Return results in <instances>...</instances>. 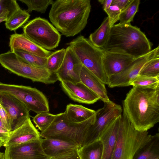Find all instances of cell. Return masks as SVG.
<instances>
[{
  "label": "cell",
  "mask_w": 159,
  "mask_h": 159,
  "mask_svg": "<svg viewBox=\"0 0 159 159\" xmlns=\"http://www.w3.org/2000/svg\"><path fill=\"white\" fill-rule=\"evenodd\" d=\"M152 44L140 29L131 25L115 24L111 27L104 52L125 54L135 59L152 50Z\"/></svg>",
  "instance_id": "3"
},
{
  "label": "cell",
  "mask_w": 159,
  "mask_h": 159,
  "mask_svg": "<svg viewBox=\"0 0 159 159\" xmlns=\"http://www.w3.org/2000/svg\"><path fill=\"white\" fill-rule=\"evenodd\" d=\"M81 82L96 93L104 103L110 100L104 84L98 77L83 66L80 75Z\"/></svg>",
  "instance_id": "21"
},
{
  "label": "cell",
  "mask_w": 159,
  "mask_h": 159,
  "mask_svg": "<svg viewBox=\"0 0 159 159\" xmlns=\"http://www.w3.org/2000/svg\"><path fill=\"white\" fill-rule=\"evenodd\" d=\"M25 35L37 45L48 51L57 47L61 35L47 20L40 17L29 21L23 28Z\"/></svg>",
  "instance_id": "8"
},
{
  "label": "cell",
  "mask_w": 159,
  "mask_h": 159,
  "mask_svg": "<svg viewBox=\"0 0 159 159\" xmlns=\"http://www.w3.org/2000/svg\"><path fill=\"white\" fill-rule=\"evenodd\" d=\"M98 1L102 5L103 8L104 10L111 5L112 0H98Z\"/></svg>",
  "instance_id": "41"
},
{
  "label": "cell",
  "mask_w": 159,
  "mask_h": 159,
  "mask_svg": "<svg viewBox=\"0 0 159 159\" xmlns=\"http://www.w3.org/2000/svg\"><path fill=\"white\" fill-rule=\"evenodd\" d=\"M131 0H112L111 5L117 6L121 12L127 7Z\"/></svg>",
  "instance_id": "39"
},
{
  "label": "cell",
  "mask_w": 159,
  "mask_h": 159,
  "mask_svg": "<svg viewBox=\"0 0 159 159\" xmlns=\"http://www.w3.org/2000/svg\"><path fill=\"white\" fill-rule=\"evenodd\" d=\"M73 50L83 66L107 84V77L102 64L104 51L94 46L88 39L80 35L66 43Z\"/></svg>",
  "instance_id": "6"
},
{
  "label": "cell",
  "mask_w": 159,
  "mask_h": 159,
  "mask_svg": "<svg viewBox=\"0 0 159 159\" xmlns=\"http://www.w3.org/2000/svg\"><path fill=\"white\" fill-rule=\"evenodd\" d=\"M122 111L121 106L110 100L104 102L102 108L96 111L94 122L89 127L81 146L99 139L106 129L117 117L122 115Z\"/></svg>",
  "instance_id": "10"
},
{
  "label": "cell",
  "mask_w": 159,
  "mask_h": 159,
  "mask_svg": "<svg viewBox=\"0 0 159 159\" xmlns=\"http://www.w3.org/2000/svg\"><path fill=\"white\" fill-rule=\"evenodd\" d=\"M135 59L124 54L104 51L102 64L107 78L122 71Z\"/></svg>",
  "instance_id": "16"
},
{
  "label": "cell",
  "mask_w": 159,
  "mask_h": 159,
  "mask_svg": "<svg viewBox=\"0 0 159 159\" xmlns=\"http://www.w3.org/2000/svg\"><path fill=\"white\" fill-rule=\"evenodd\" d=\"M9 45L11 51H21L43 57H48L52 52L37 45L23 34L11 35Z\"/></svg>",
  "instance_id": "18"
},
{
  "label": "cell",
  "mask_w": 159,
  "mask_h": 159,
  "mask_svg": "<svg viewBox=\"0 0 159 159\" xmlns=\"http://www.w3.org/2000/svg\"><path fill=\"white\" fill-rule=\"evenodd\" d=\"M157 57H159V46L148 53L135 59L120 72L108 77V86L113 88L130 86V82L139 75L143 66L148 61Z\"/></svg>",
  "instance_id": "11"
},
{
  "label": "cell",
  "mask_w": 159,
  "mask_h": 159,
  "mask_svg": "<svg viewBox=\"0 0 159 159\" xmlns=\"http://www.w3.org/2000/svg\"><path fill=\"white\" fill-rule=\"evenodd\" d=\"M121 116L115 120L100 137L99 139L103 144V152L101 159H111L115 145Z\"/></svg>",
  "instance_id": "20"
},
{
  "label": "cell",
  "mask_w": 159,
  "mask_h": 159,
  "mask_svg": "<svg viewBox=\"0 0 159 159\" xmlns=\"http://www.w3.org/2000/svg\"><path fill=\"white\" fill-rule=\"evenodd\" d=\"M0 64L10 72L34 82L49 84L58 80L56 73L30 65L13 51L0 54Z\"/></svg>",
  "instance_id": "7"
},
{
  "label": "cell",
  "mask_w": 159,
  "mask_h": 159,
  "mask_svg": "<svg viewBox=\"0 0 159 159\" xmlns=\"http://www.w3.org/2000/svg\"><path fill=\"white\" fill-rule=\"evenodd\" d=\"M132 159H159V134L152 135L149 140L139 148Z\"/></svg>",
  "instance_id": "22"
},
{
  "label": "cell",
  "mask_w": 159,
  "mask_h": 159,
  "mask_svg": "<svg viewBox=\"0 0 159 159\" xmlns=\"http://www.w3.org/2000/svg\"><path fill=\"white\" fill-rule=\"evenodd\" d=\"M29 118L23 125L9 133L8 139L3 145L7 146L18 145L41 138Z\"/></svg>",
  "instance_id": "17"
},
{
  "label": "cell",
  "mask_w": 159,
  "mask_h": 159,
  "mask_svg": "<svg viewBox=\"0 0 159 159\" xmlns=\"http://www.w3.org/2000/svg\"><path fill=\"white\" fill-rule=\"evenodd\" d=\"M81 159H101L103 144L99 139L92 143L81 147L78 150Z\"/></svg>",
  "instance_id": "25"
},
{
  "label": "cell",
  "mask_w": 159,
  "mask_h": 159,
  "mask_svg": "<svg viewBox=\"0 0 159 159\" xmlns=\"http://www.w3.org/2000/svg\"><path fill=\"white\" fill-rule=\"evenodd\" d=\"M25 61L36 67L46 68L47 58L41 57L21 51H13Z\"/></svg>",
  "instance_id": "29"
},
{
  "label": "cell",
  "mask_w": 159,
  "mask_h": 159,
  "mask_svg": "<svg viewBox=\"0 0 159 159\" xmlns=\"http://www.w3.org/2000/svg\"><path fill=\"white\" fill-rule=\"evenodd\" d=\"M41 145L44 153L50 158L56 157L71 151L78 150L81 147L73 141L54 138L42 139Z\"/></svg>",
  "instance_id": "19"
},
{
  "label": "cell",
  "mask_w": 159,
  "mask_h": 159,
  "mask_svg": "<svg viewBox=\"0 0 159 159\" xmlns=\"http://www.w3.org/2000/svg\"><path fill=\"white\" fill-rule=\"evenodd\" d=\"M66 52V49L62 48L52 52L47 57L46 69L52 73H56L62 64Z\"/></svg>",
  "instance_id": "27"
},
{
  "label": "cell",
  "mask_w": 159,
  "mask_h": 159,
  "mask_svg": "<svg viewBox=\"0 0 159 159\" xmlns=\"http://www.w3.org/2000/svg\"><path fill=\"white\" fill-rule=\"evenodd\" d=\"M139 75L151 77H159V57L147 62L142 67Z\"/></svg>",
  "instance_id": "32"
},
{
  "label": "cell",
  "mask_w": 159,
  "mask_h": 159,
  "mask_svg": "<svg viewBox=\"0 0 159 159\" xmlns=\"http://www.w3.org/2000/svg\"><path fill=\"white\" fill-rule=\"evenodd\" d=\"M0 104L10 118L11 131L21 126L30 118V111L25 104L10 93L0 91Z\"/></svg>",
  "instance_id": "12"
},
{
  "label": "cell",
  "mask_w": 159,
  "mask_h": 159,
  "mask_svg": "<svg viewBox=\"0 0 159 159\" xmlns=\"http://www.w3.org/2000/svg\"><path fill=\"white\" fill-rule=\"evenodd\" d=\"M20 8L16 0H0V15L6 11H9L13 14Z\"/></svg>",
  "instance_id": "35"
},
{
  "label": "cell",
  "mask_w": 159,
  "mask_h": 159,
  "mask_svg": "<svg viewBox=\"0 0 159 159\" xmlns=\"http://www.w3.org/2000/svg\"><path fill=\"white\" fill-rule=\"evenodd\" d=\"M95 112L96 111L81 105L72 104L67 105L64 112L68 120L75 123L85 121L94 115Z\"/></svg>",
  "instance_id": "23"
},
{
  "label": "cell",
  "mask_w": 159,
  "mask_h": 159,
  "mask_svg": "<svg viewBox=\"0 0 159 159\" xmlns=\"http://www.w3.org/2000/svg\"><path fill=\"white\" fill-rule=\"evenodd\" d=\"M91 9L90 0H57L51 5L49 17L58 32L73 37L86 27Z\"/></svg>",
  "instance_id": "2"
},
{
  "label": "cell",
  "mask_w": 159,
  "mask_h": 159,
  "mask_svg": "<svg viewBox=\"0 0 159 159\" xmlns=\"http://www.w3.org/2000/svg\"><path fill=\"white\" fill-rule=\"evenodd\" d=\"M159 84V77H151L138 75L130 83V86L149 87Z\"/></svg>",
  "instance_id": "33"
},
{
  "label": "cell",
  "mask_w": 159,
  "mask_h": 159,
  "mask_svg": "<svg viewBox=\"0 0 159 159\" xmlns=\"http://www.w3.org/2000/svg\"><path fill=\"white\" fill-rule=\"evenodd\" d=\"M2 146L1 145V144H0V148Z\"/></svg>",
  "instance_id": "43"
},
{
  "label": "cell",
  "mask_w": 159,
  "mask_h": 159,
  "mask_svg": "<svg viewBox=\"0 0 159 159\" xmlns=\"http://www.w3.org/2000/svg\"><path fill=\"white\" fill-rule=\"evenodd\" d=\"M78 150L71 151L49 159H81L78 153Z\"/></svg>",
  "instance_id": "37"
},
{
  "label": "cell",
  "mask_w": 159,
  "mask_h": 159,
  "mask_svg": "<svg viewBox=\"0 0 159 159\" xmlns=\"http://www.w3.org/2000/svg\"><path fill=\"white\" fill-rule=\"evenodd\" d=\"M151 136L148 131L135 129L123 113L111 159H132L136 151L146 144Z\"/></svg>",
  "instance_id": "4"
},
{
  "label": "cell",
  "mask_w": 159,
  "mask_h": 159,
  "mask_svg": "<svg viewBox=\"0 0 159 159\" xmlns=\"http://www.w3.org/2000/svg\"><path fill=\"white\" fill-rule=\"evenodd\" d=\"M0 118L5 128L11 131V123L9 116L5 110L0 104Z\"/></svg>",
  "instance_id": "36"
},
{
  "label": "cell",
  "mask_w": 159,
  "mask_h": 159,
  "mask_svg": "<svg viewBox=\"0 0 159 159\" xmlns=\"http://www.w3.org/2000/svg\"><path fill=\"white\" fill-rule=\"evenodd\" d=\"M104 10L108 16L111 27L119 20L121 11L117 6L114 5H111L108 8Z\"/></svg>",
  "instance_id": "34"
},
{
  "label": "cell",
  "mask_w": 159,
  "mask_h": 159,
  "mask_svg": "<svg viewBox=\"0 0 159 159\" xmlns=\"http://www.w3.org/2000/svg\"><path fill=\"white\" fill-rule=\"evenodd\" d=\"M64 58L56 73L58 80L76 83L80 81V75L83 65L71 48L66 49Z\"/></svg>",
  "instance_id": "14"
},
{
  "label": "cell",
  "mask_w": 159,
  "mask_h": 159,
  "mask_svg": "<svg viewBox=\"0 0 159 159\" xmlns=\"http://www.w3.org/2000/svg\"><path fill=\"white\" fill-rule=\"evenodd\" d=\"M0 159H4V153L0 152Z\"/></svg>",
  "instance_id": "42"
},
{
  "label": "cell",
  "mask_w": 159,
  "mask_h": 159,
  "mask_svg": "<svg viewBox=\"0 0 159 159\" xmlns=\"http://www.w3.org/2000/svg\"><path fill=\"white\" fill-rule=\"evenodd\" d=\"M140 3L139 0H131L127 7L121 12L119 20V23L118 24L123 25L130 23L132 21L138 11Z\"/></svg>",
  "instance_id": "28"
},
{
  "label": "cell",
  "mask_w": 159,
  "mask_h": 159,
  "mask_svg": "<svg viewBox=\"0 0 159 159\" xmlns=\"http://www.w3.org/2000/svg\"><path fill=\"white\" fill-rule=\"evenodd\" d=\"M122 104L123 113L135 129L148 131L159 121V84L133 86Z\"/></svg>",
  "instance_id": "1"
},
{
  "label": "cell",
  "mask_w": 159,
  "mask_h": 159,
  "mask_svg": "<svg viewBox=\"0 0 159 159\" xmlns=\"http://www.w3.org/2000/svg\"><path fill=\"white\" fill-rule=\"evenodd\" d=\"M12 14L9 11H6L2 13L0 15V23L2 21H6Z\"/></svg>",
  "instance_id": "40"
},
{
  "label": "cell",
  "mask_w": 159,
  "mask_h": 159,
  "mask_svg": "<svg viewBox=\"0 0 159 159\" xmlns=\"http://www.w3.org/2000/svg\"><path fill=\"white\" fill-rule=\"evenodd\" d=\"M61 85L64 91L74 101L90 104L100 99L98 95L81 81L73 83L63 81L61 82Z\"/></svg>",
  "instance_id": "15"
},
{
  "label": "cell",
  "mask_w": 159,
  "mask_h": 159,
  "mask_svg": "<svg viewBox=\"0 0 159 159\" xmlns=\"http://www.w3.org/2000/svg\"><path fill=\"white\" fill-rule=\"evenodd\" d=\"M111 28L107 16L105 18L99 27L90 34L88 39L94 46L102 49L107 41Z\"/></svg>",
  "instance_id": "24"
},
{
  "label": "cell",
  "mask_w": 159,
  "mask_h": 159,
  "mask_svg": "<svg viewBox=\"0 0 159 159\" xmlns=\"http://www.w3.org/2000/svg\"><path fill=\"white\" fill-rule=\"evenodd\" d=\"M10 132L4 128L0 127V144L2 146L7 141Z\"/></svg>",
  "instance_id": "38"
},
{
  "label": "cell",
  "mask_w": 159,
  "mask_h": 159,
  "mask_svg": "<svg viewBox=\"0 0 159 159\" xmlns=\"http://www.w3.org/2000/svg\"><path fill=\"white\" fill-rule=\"evenodd\" d=\"M0 91L6 92L17 98L25 104L30 111L37 114L49 112L47 98L42 92L36 88L0 82Z\"/></svg>",
  "instance_id": "9"
},
{
  "label": "cell",
  "mask_w": 159,
  "mask_h": 159,
  "mask_svg": "<svg viewBox=\"0 0 159 159\" xmlns=\"http://www.w3.org/2000/svg\"><path fill=\"white\" fill-rule=\"evenodd\" d=\"M95 117V113L83 122L75 123L68 120L64 112L56 114L50 125L40 133L41 136L71 141L81 147L89 127L94 122Z\"/></svg>",
  "instance_id": "5"
},
{
  "label": "cell",
  "mask_w": 159,
  "mask_h": 159,
  "mask_svg": "<svg viewBox=\"0 0 159 159\" xmlns=\"http://www.w3.org/2000/svg\"><path fill=\"white\" fill-rule=\"evenodd\" d=\"M30 16V15L26 11L23 10L20 8L6 21V27L11 31H15L25 24Z\"/></svg>",
  "instance_id": "26"
},
{
  "label": "cell",
  "mask_w": 159,
  "mask_h": 159,
  "mask_svg": "<svg viewBox=\"0 0 159 159\" xmlns=\"http://www.w3.org/2000/svg\"><path fill=\"white\" fill-rule=\"evenodd\" d=\"M56 116V115L49 112H43L37 114L33 118L32 120L36 127L42 132L50 125Z\"/></svg>",
  "instance_id": "30"
},
{
  "label": "cell",
  "mask_w": 159,
  "mask_h": 159,
  "mask_svg": "<svg viewBox=\"0 0 159 159\" xmlns=\"http://www.w3.org/2000/svg\"><path fill=\"white\" fill-rule=\"evenodd\" d=\"M42 138L22 144L7 146L4 159H49L44 153L41 145Z\"/></svg>",
  "instance_id": "13"
},
{
  "label": "cell",
  "mask_w": 159,
  "mask_h": 159,
  "mask_svg": "<svg viewBox=\"0 0 159 159\" xmlns=\"http://www.w3.org/2000/svg\"><path fill=\"white\" fill-rule=\"evenodd\" d=\"M27 6L26 11L28 13L34 11L41 13H44L48 6L52 5V0H20Z\"/></svg>",
  "instance_id": "31"
},
{
  "label": "cell",
  "mask_w": 159,
  "mask_h": 159,
  "mask_svg": "<svg viewBox=\"0 0 159 159\" xmlns=\"http://www.w3.org/2000/svg\"><path fill=\"white\" fill-rule=\"evenodd\" d=\"M0 120H1V119H0Z\"/></svg>",
  "instance_id": "44"
}]
</instances>
